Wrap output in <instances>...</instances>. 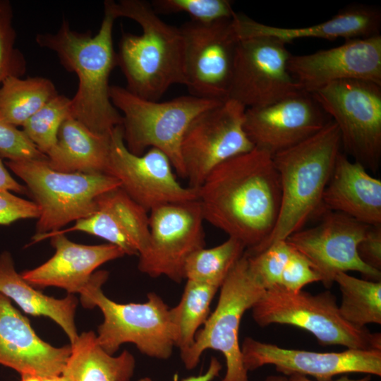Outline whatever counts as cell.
Masks as SVG:
<instances>
[{"label": "cell", "mask_w": 381, "mask_h": 381, "mask_svg": "<svg viewBox=\"0 0 381 381\" xmlns=\"http://www.w3.org/2000/svg\"><path fill=\"white\" fill-rule=\"evenodd\" d=\"M251 309L254 321L261 327L273 324L292 325L313 334L322 346L381 349L380 333H372L366 327L348 322L340 314L336 296L329 291L311 294L275 286L266 289Z\"/></svg>", "instance_id": "52a82bcc"}, {"label": "cell", "mask_w": 381, "mask_h": 381, "mask_svg": "<svg viewBox=\"0 0 381 381\" xmlns=\"http://www.w3.org/2000/svg\"><path fill=\"white\" fill-rule=\"evenodd\" d=\"M58 95L54 84L47 78L8 77L0 87V120L16 127L22 126Z\"/></svg>", "instance_id": "83f0119b"}, {"label": "cell", "mask_w": 381, "mask_h": 381, "mask_svg": "<svg viewBox=\"0 0 381 381\" xmlns=\"http://www.w3.org/2000/svg\"><path fill=\"white\" fill-rule=\"evenodd\" d=\"M288 69L309 93L329 83L361 80L381 85V35L346 40L340 46L291 55Z\"/></svg>", "instance_id": "d6986e66"}, {"label": "cell", "mask_w": 381, "mask_h": 381, "mask_svg": "<svg viewBox=\"0 0 381 381\" xmlns=\"http://www.w3.org/2000/svg\"><path fill=\"white\" fill-rule=\"evenodd\" d=\"M42 381H65V380L61 375L53 377H42Z\"/></svg>", "instance_id": "f6af8a7d"}, {"label": "cell", "mask_w": 381, "mask_h": 381, "mask_svg": "<svg viewBox=\"0 0 381 381\" xmlns=\"http://www.w3.org/2000/svg\"><path fill=\"white\" fill-rule=\"evenodd\" d=\"M149 216L150 238L138 270L150 277L181 283L187 259L205 247V221L198 199L159 205Z\"/></svg>", "instance_id": "7c38bea8"}, {"label": "cell", "mask_w": 381, "mask_h": 381, "mask_svg": "<svg viewBox=\"0 0 381 381\" xmlns=\"http://www.w3.org/2000/svg\"><path fill=\"white\" fill-rule=\"evenodd\" d=\"M293 248L286 240L279 241L255 254L245 251L252 272L266 289L279 286Z\"/></svg>", "instance_id": "e575fe53"}, {"label": "cell", "mask_w": 381, "mask_h": 381, "mask_svg": "<svg viewBox=\"0 0 381 381\" xmlns=\"http://www.w3.org/2000/svg\"><path fill=\"white\" fill-rule=\"evenodd\" d=\"M265 381H287L286 375H270L268 376Z\"/></svg>", "instance_id": "ee69618b"}, {"label": "cell", "mask_w": 381, "mask_h": 381, "mask_svg": "<svg viewBox=\"0 0 381 381\" xmlns=\"http://www.w3.org/2000/svg\"><path fill=\"white\" fill-rule=\"evenodd\" d=\"M0 157L11 161L46 160L41 152L22 130L0 120Z\"/></svg>", "instance_id": "d590c367"}, {"label": "cell", "mask_w": 381, "mask_h": 381, "mask_svg": "<svg viewBox=\"0 0 381 381\" xmlns=\"http://www.w3.org/2000/svg\"><path fill=\"white\" fill-rule=\"evenodd\" d=\"M241 350L248 372L272 365L284 375H310L318 381L331 380L336 375L346 373L381 376V349L315 352L285 349L246 337Z\"/></svg>", "instance_id": "e0dca14e"}, {"label": "cell", "mask_w": 381, "mask_h": 381, "mask_svg": "<svg viewBox=\"0 0 381 381\" xmlns=\"http://www.w3.org/2000/svg\"><path fill=\"white\" fill-rule=\"evenodd\" d=\"M71 114V99L58 95L33 114L23 126V131L43 154L57 142L61 124Z\"/></svg>", "instance_id": "1f68e13d"}, {"label": "cell", "mask_w": 381, "mask_h": 381, "mask_svg": "<svg viewBox=\"0 0 381 381\" xmlns=\"http://www.w3.org/2000/svg\"><path fill=\"white\" fill-rule=\"evenodd\" d=\"M219 289L214 312L196 333L191 347L181 354V358L185 368L192 370L198 365L205 351H220L226 367L221 381H249L243 363L239 327L245 312L255 306L266 289L250 270L245 252Z\"/></svg>", "instance_id": "9c48e42d"}, {"label": "cell", "mask_w": 381, "mask_h": 381, "mask_svg": "<svg viewBox=\"0 0 381 381\" xmlns=\"http://www.w3.org/2000/svg\"><path fill=\"white\" fill-rule=\"evenodd\" d=\"M219 289L207 283L186 280L179 303L171 308L176 332L175 346L181 354L193 345L196 333L210 315L212 301Z\"/></svg>", "instance_id": "f1b7e54d"}, {"label": "cell", "mask_w": 381, "mask_h": 381, "mask_svg": "<svg viewBox=\"0 0 381 381\" xmlns=\"http://www.w3.org/2000/svg\"><path fill=\"white\" fill-rule=\"evenodd\" d=\"M0 190L12 191L20 194L28 193L27 187L20 184L10 174L1 157H0Z\"/></svg>", "instance_id": "ab89813d"}, {"label": "cell", "mask_w": 381, "mask_h": 381, "mask_svg": "<svg viewBox=\"0 0 381 381\" xmlns=\"http://www.w3.org/2000/svg\"><path fill=\"white\" fill-rule=\"evenodd\" d=\"M47 160L5 162L26 183L28 193L40 208L35 234L56 231L71 222L90 216L96 210L97 197L121 186L118 179L107 174L56 171Z\"/></svg>", "instance_id": "ba28073f"}, {"label": "cell", "mask_w": 381, "mask_h": 381, "mask_svg": "<svg viewBox=\"0 0 381 381\" xmlns=\"http://www.w3.org/2000/svg\"><path fill=\"white\" fill-rule=\"evenodd\" d=\"M334 283L341 294L339 310L348 322L358 327L381 324V281L362 279L339 272Z\"/></svg>", "instance_id": "f546056e"}, {"label": "cell", "mask_w": 381, "mask_h": 381, "mask_svg": "<svg viewBox=\"0 0 381 381\" xmlns=\"http://www.w3.org/2000/svg\"><path fill=\"white\" fill-rule=\"evenodd\" d=\"M0 294L13 300L24 313L49 318L59 325L73 344L78 337L75 323L78 300L73 294L55 298L43 294L18 273L8 251L0 254Z\"/></svg>", "instance_id": "484cf974"}, {"label": "cell", "mask_w": 381, "mask_h": 381, "mask_svg": "<svg viewBox=\"0 0 381 381\" xmlns=\"http://www.w3.org/2000/svg\"><path fill=\"white\" fill-rule=\"evenodd\" d=\"M21 375V381H42V377L35 375L23 374Z\"/></svg>", "instance_id": "7bdbcfd3"}, {"label": "cell", "mask_w": 381, "mask_h": 381, "mask_svg": "<svg viewBox=\"0 0 381 381\" xmlns=\"http://www.w3.org/2000/svg\"><path fill=\"white\" fill-rule=\"evenodd\" d=\"M109 96L123 113L121 126L128 150L137 155L152 147L161 150L176 174L185 179L181 145L186 131L199 114L224 102L190 95L160 102L140 97L119 85H110Z\"/></svg>", "instance_id": "8992f818"}, {"label": "cell", "mask_w": 381, "mask_h": 381, "mask_svg": "<svg viewBox=\"0 0 381 381\" xmlns=\"http://www.w3.org/2000/svg\"><path fill=\"white\" fill-rule=\"evenodd\" d=\"M116 18L104 4V18L98 32H79L64 20L56 33L37 34V44L54 51L64 68L75 73L78 88L71 98L72 117L91 131L107 135L122 124V116L109 96V79L117 66L112 31Z\"/></svg>", "instance_id": "7a4b0ae2"}, {"label": "cell", "mask_w": 381, "mask_h": 381, "mask_svg": "<svg viewBox=\"0 0 381 381\" xmlns=\"http://www.w3.org/2000/svg\"><path fill=\"white\" fill-rule=\"evenodd\" d=\"M150 4L157 13H185L190 21L201 24L231 19L235 13L229 0H155Z\"/></svg>", "instance_id": "d6a6232c"}, {"label": "cell", "mask_w": 381, "mask_h": 381, "mask_svg": "<svg viewBox=\"0 0 381 381\" xmlns=\"http://www.w3.org/2000/svg\"><path fill=\"white\" fill-rule=\"evenodd\" d=\"M173 169L169 157L157 148L140 155L130 152L121 125L111 131L106 174L118 179L120 187L147 212L161 205L198 199L197 189L183 186Z\"/></svg>", "instance_id": "9a60e30c"}, {"label": "cell", "mask_w": 381, "mask_h": 381, "mask_svg": "<svg viewBox=\"0 0 381 381\" xmlns=\"http://www.w3.org/2000/svg\"><path fill=\"white\" fill-rule=\"evenodd\" d=\"M50 238L54 255L41 265L20 274L35 288L55 286L66 290L68 294H80L97 267L125 255L123 250L111 243L79 244L65 234H55Z\"/></svg>", "instance_id": "7402d4cb"}, {"label": "cell", "mask_w": 381, "mask_h": 381, "mask_svg": "<svg viewBox=\"0 0 381 381\" xmlns=\"http://www.w3.org/2000/svg\"><path fill=\"white\" fill-rule=\"evenodd\" d=\"M180 28L184 42V85L190 95L226 100L239 41L232 18L210 24L189 21Z\"/></svg>", "instance_id": "5bb4252c"}, {"label": "cell", "mask_w": 381, "mask_h": 381, "mask_svg": "<svg viewBox=\"0 0 381 381\" xmlns=\"http://www.w3.org/2000/svg\"><path fill=\"white\" fill-rule=\"evenodd\" d=\"M315 226L292 234L286 242L312 263L325 288H330L339 272L355 271L367 279L380 281L381 271L365 265L357 246L370 225L338 212L327 211Z\"/></svg>", "instance_id": "2e32d148"}, {"label": "cell", "mask_w": 381, "mask_h": 381, "mask_svg": "<svg viewBox=\"0 0 381 381\" xmlns=\"http://www.w3.org/2000/svg\"><path fill=\"white\" fill-rule=\"evenodd\" d=\"M329 120L312 94L302 91L264 107L246 109L243 128L254 147L272 157L315 135Z\"/></svg>", "instance_id": "ac0fdd59"}, {"label": "cell", "mask_w": 381, "mask_h": 381, "mask_svg": "<svg viewBox=\"0 0 381 381\" xmlns=\"http://www.w3.org/2000/svg\"><path fill=\"white\" fill-rule=\"evenodd\" d=\"M40 210L34 201L15 195L11 191L0 190V225L25 219H38Z\"/></svg>", "instance_id": "74e56055"}, {"label": "cell", "mask_w": 381, "mask_h": 381, "mask_svg": "<svg viewBox=\"0 0 381 381\" xmlns=\"http://www.w3.org/2000/svg\"><path fill=\"white\" fill-rule=\"evenodd\" d=\"M286 43L270 37L240 40L228 99L246 109L264 107L304 91L288 69Z\"/></svg>", "instance_id": "4fadbf2b"}, {"label": "cell", "mask_w": 381, "mask_h": 381, "mask_svg": "<svg viewBox=\"0 0 381 381\" xmlns=\"http://www.w3.org/2000/svg\"><path fill=\"white\" fill-rule=\"evenodd\" d=\"M311 94L337 126L345 152L367 170L377 171L381 161V85L341 80Z\"/></svg>", "instance_id": "30bf717a"}, {"label": "cell", "mask_w": 381, "mask_h": 381, "mask_svg": "<svg viewBox=\"0 0 381 381\" xmlns=\"http://www.w3.org/2000/svg\"><path fill=\"white\" fill-rule=\"evenodd\" d=\"M108 274L107 271L94 272L80 293L85 308L98 307L102 313L104 320L96 334L98 344L114 355L122 344L131 343L147 356L168 359L176 339L171 308L154 292L147 294L144 303H119L111 300L102 290Z\"/></svg>", "instance_id": "5b68a950"}, {"label": "cell", "mask_w": 381, "mask_h": 381, "mask_svg": "<svg viewBox=\"0 0 381 381\" xmlns=\"http://www.w3.org/2000/svg\"><path fill=\"white\" fill-rule=\"evenodd\" d=\"M110 133H95L69 117L59 128L56 145L47 154V163L63 173L106 174Z\"/></svg>", "instance_id": "d4e9b609"}, {"label": "cell", "mask_w": 381, "mask_h": 381, "mask_svg": "<svg viewBox=\"0 0 381 381\" xmlns=\"http://www.w3.org/2000/svg\"><path fill=\"white\" fill-rule=\"evenodd\" d=\"M116 18L125 17L142 28L139 35L123 33L116 53L126 89L143 99L159 101L175 84H185L184 42L180 28L163 21L143 0L104 2Z\"/></svg>", "instance_id": "3957f363"}, {"label": "cell", "mask_w": 381, "mask_h": 381, "mask_svg": "<svg viewBox=\"0 0 381 381\" xmlns=\"http://www.w3.org/2000/svg\"><path fill=\"white\" fill-rule=\"evenodd\" d=\"M341 149L340 133L331 119L315 135L272 156L282 189L279 217L268 239L247 253H258L286 240L312 218L325 213L322 195Z\"/></svg>", "instance_id": "277c9868"}, {"label": "cell", "mask_w": 381, "mask_h": 381, "mask_svg": "<svg viewBox=\"0 0 381 381\" xmlns=\"http://www.w3.org/2000/svg\"><path fill=\"white\" fill-rule=\"evenodd\" d=\"M320 280L318 272L308 259L293 248L279 286L288 291L296 292L302 290L305 286Z\"/></svg>", "instance_id": "8d00e7d4"}, {"label": "cell", "mask_w": 381, "mask_h": 381, "mask_svg": "<svg viewBox=\"0 0 381 381\" xmlns=\"http://www.w3.org/2000/svg\"><path fill=\"white\" fill-rule=\"evenodd\" d=\"M71 345L56 347L41 339L23 316L0 294V365L19 374L42 377L61 375Z\"/></svg>", "instance_id": "44dd1931"}, {"label": "cell", "mask_w": 381, "mask_h": 381, "mask_svg": "<svg viewBox=\"0 0 381 381\" xmlns=\"http://www.w3.org/2000/svg\"><path fill=\"white\" fill-rule=\"evenodd\" d=\"M205 221L252 251L270 237L282 200L272 157L254 147L216 167L197 189Z\"/></svg>", "instance_id": "6da1fadb"}, {"label": "cell", "mask_w": 381, "mask_h": 381, "mask_svg": "<svg viewBox=\"0 0 381 381\" xmlns=\"http://www.w3.org/2000/svg\"><path fill=\"white\" fill-rule=\"evenodd\" d=\"M96 210L75 221L70 228L44 234H35L34 243L55 234L82 231L102 238L120 248L125 255H139L147 248L150 238L147 212L118 187L96 200Z\"/></svg>", "instance_id": "ffe728a7"}, {"label": "cell", "mask_w": 381, "mask_h": 381, "mask_svg": "<svg viewBox=\"0 0 381 381\" xmlns=\"http://www.w3.org/2000/svg\"><path fill=\"white\" fill-rule=\"evenodd\" d=\"M371 380V375H367L366 376L359 378V379H352L349 377L347 375H343L339 378H337L336 380H331L328 381H370ZM287 381H318V380H313L307 377V376L298 375V374H293L289 376H287Z\"/></svg>", "instance_id": "b9f144b4"}, {"label": "cell", "mask_w": 381, "mask_h": 381, "mask_svg": "<svg viewBox=\"0 0 381 381\" xmlns=\"http://www.w3.org/2000/svg\"><path fill=\"white\" fill-rule=\"evenodd\" d=\"M357 251L365 265L381 271V225L369 226L357 246Z\"/></svg>", "instance_id": "f35d334b"}, {"label": "cell", "mask_w": 381, "mask_h": 381, "mask_svg": "<svg viewBox=\"0 0 381 381\" xmlns=\"http://www.w3.org/2000/svg\"><path fill=\"white\" fill-rule=\"evenodd\" d=\"M13 9L8 0H0V84L11 76L21 77L27 70L26 59L15 47Z\"/></svg>", "instance_id": "836d02e7"}, {"label": "cell", "mask_w": 381, "mask_h": 381, "mask_svg": "<svg viewBox=\"0 0 381 381\" xmlns=\"http://www.w3.org/2000/svg\"><path fill=\"white\" fill-rule=\"evenodd\" d=\"M246 250L238 240L229 237L222 243L193 253L184 267V279L207 283L220 288Z\"/></svg>", "instance_id": "4dcf8cb0"}, {"label": "cell", "mask_w": 381, "mask_h": 381, "mask_svg": "<svg viewBox=\"0 0 381 381\" xmlns=\"http://www.w3.org/2000/svg\"><path fill=\"white\" fill-rule=\"evenodd\" d=\"M245 111L243 105L228 99L190 123L181 145L189 187L198 189L216 167L255 147L243 128Z\"/></svg>", "instance_id": "8fae6325"}, {"label": "cell", "mask_w": 381, "mask_h": 381, "mask_svg": "<svg viewBox=\"0 0 381 381\" xmlns=\"http://www.w3.org/2000/svg\"><path fill=\"white\" fill-rule=\"evenodd\" d=\"M222 369V363L216 357H212L208 369L204 374H200L197 376H190L183 378L181 381H212L216 377L219 376L220 371ZM138 381H153L148 377H145L139 379Z\"/></svg>", "instance_id": "60d3db41"}, {"label": "cell", "mask_w": 381, "mask_h": 381, "mask_svg": "<svg viewBox=\"0 0 381 381\" xmlns=\"http://www.w3.org/2000/svg\"><path fill=\"white\" fill-rule=\"evenodd\" d=\"M325 212L344 214L370 226L381 225V181L341 152L322 195Z\"/></svg>", "instance_id": "cb8c5ba5"}, {"label": "cell", "mask_w": 381, "mask_h": 381, "mask_svg": "<svg viewBox=\"0 0 381 381\" xmlns=\"http://www.w3.org/2000/svg\"><path fill=\"white\" fill-rule=\"evenodd\" d=\"M94 332H84L70 344L71 351L61 375L65 381H130L135 359L124 350L119 356L107 353Z\"/></svg>", "instance_id": "4316f807"}, {"label": "cell", "mask_w": 381, "mask_h": 381, "mask_svg": "<svg viewBox=\"0 0 381 381\" xmlns=\"http://www.w3.org/2000/svg\"><path fill=\"white\" fill-rule=\"evenodd\" d=\"M232 24L238 40L255 37H270L286 44L301 38L346 40L380 34L381 13L366 5L350 6L332 18L313 25L283 28L259 23L245 15L235 13Z\"/></svg>", "instance_id": "603a6c76"}]
</instances>
